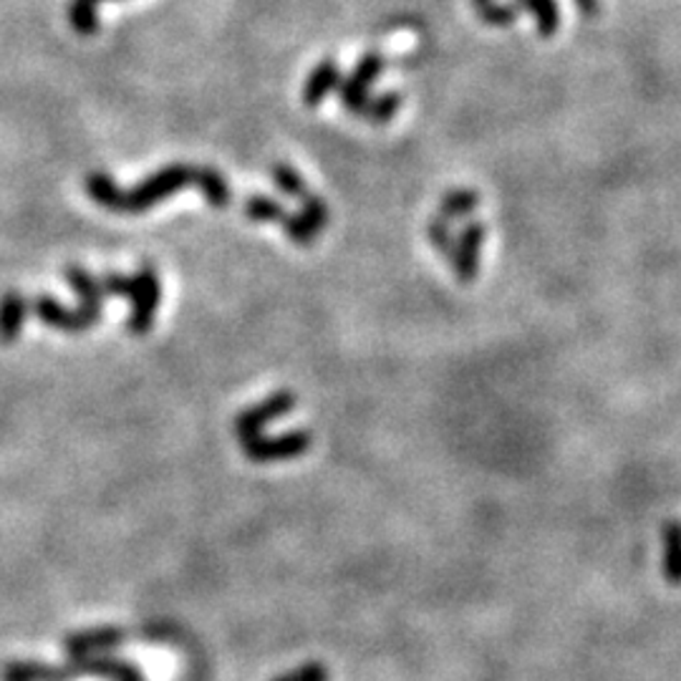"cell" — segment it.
Here are the masks:
<instances>
[{
    "instance_id": "2",
    "label": "cell",
    "mask_w": 681,
    "mask_h": 681,
    "mask_svg": "<svg viewBox=\"0 0 681 681\" xmlns=\"http://www.w3.org/2000/svg\"><path fill=\"white\" fill-rule=\"evenodd\" d=\"M131 315L127 319V331L131 336H145L152 331L154 313L160 309L162 301V286L160 276H157L154 265L145 263L137 270V276H131Z\"/></svg>"
},
{
    "instance_id": "10",
    "label": "cell",
    "mask_w": 681,
    "mask_h": 681,
    "mask_svg": "<svg viewBox=\"0 0 681 681\" xmlns=\"http://www.w3.org/2000/svg\"><path fill=\"white\" fill-rule=\"evenodd\" d=\"M28 311L31 301L21 290H5L0 296V344L13 346L19 340L23 326H26Z\"/></svg>"
},
{
    "instance_id": "3",
    "label": "cell",
    "mask_w": 681,
    "mask_h": 681,
    "mask_svg": "<svg viewBox=\"0 0 681 681\" xmlns=\"http://www.w3.org/2000/svg\"><path fill=\"white\" fill-rule=\"evenodd\" d=\"M313 435L305 429H293L278 437H251L240 439V450L253 462H278V460H293L311 450Z\"/></svg>"
},
{
    "instance_id": "23",
    "label": "cell",
    "mask_w": 681,
    "mask_h": 681,
    "mask_svg": "<svg viewBox=\"0 0 681 681\" xmlns=\"http://www.w3.org/2000/svg\"><path fill=\"white\" fill-rule=\"evenodd\" d=\"M69 23L73 31L81 33V36H94V33L99 31L96 5L89 3V0H71Z\"/></svg>"
},
{
    "instance_id": "18",
    "label": "cell",
    "mask_w": 681,
    "mask_h": 681,
    "mask_svg": "<svg viewBox=\"0 0 681 681\" xmlns=\"http://www.w3.org/2000/svg\"><path fill=\"white\" fill-rule=\"evenodd\" d=\"M84 187H86L89 197L94 199L99 207L116 212V205H119V197H122V187L116 185L114 177H109L106 172H91L84 182Z\"/></svg>"
},
{
    "instance_id": "4",
    "label": "cell",
    "mask_w": 681,
    "mask_h": 681,
    "mask_svg": "<svg viewBox=\"0 0 681 681\" xmlns=\"http://www.w3.org/2000/svg\"><path fill=\"white\" fill-rule=\"evenodd\" d=\"M384 64H386L384 56L379 51H369L361 56L359 64H356L351 77L340 79L336 91L346 112L361 114V109L369 102V91L373 86V81H377L381 77V71H384Z\"/></svg>"
},
{
    "instance_id": "16",
    "label": "cell",
    "mask_w": 681,
    "mask_h": 681,
    "mask_svg": "<svg viewBox=\"0 0 681 681\" xmlns=\"http://www.w3.org/2000/svg\"><path fill=\"white\" fill-rule=\"evenodd\" d=\"M520 11L533 13L535 28L543 38H551L561 26V8L555 0H515Z\"/></svg>"
},
{
    "instance_id": "21",
    "label": "cell",
    "mask_w": 681,
    "mask_h": 681,
    "mask_svg": "<svg viewBox=\"0 0 681 681\" xmlns=\"http://www.w3.org/2000/svg\"><path fill=\"white\" fill-rule=\"evenodd\" d=\"M270 177H273V182H276V187L280 189V193L288 195V197L301 199V197H305V195L311 193L309 185H305V180L293 168H290L288 162H276V164H273Z\"/></svg>"
},
{
    "instance_id": "1",
    "label": "cell",
    "mask_w": 681,
    "mask_h": 681,
    "mask_svg": "<svg viewBox=\"0 0 681 681\" xmlns=\"http://www.w3.org/2000/svg\"><path fill=\"white\" fill-rule=\"evenodd\" d=\"M195 185V168L193 164H170V168L157 170L152 177H147L135 185L131 189L119 197V205H116V212L124 215H137L152 210L154 205H160L162 199L172 197L174 193H180L182 187Z\"/></svg>"
},
{
    "instance_id": "7",
    "label": "cell",
    "mask_w": 681,
    "mask_h": 681,
    "mask_svg": "<svg viewBox=\"0 0 681 681\" xmlns=\"http://www.w3.org/2000/svg\"><path fill=\"white\" fill-rule=\"evenodd\" d=\"M485 243V226L483 222H468L454 243L452 270L462 286H470L480 273V253Z\"/></svg>"
},
{
    "instance_id": "9",
    "label": "cell",
    "mask_w": 681,
    "mask_h": 681,
    "mask_svg": "<svg viewBox=\"0 0 681 681\" xmlns=\"http://www.w3.org/2000/svg\"><path fill=\"white\" fill-rule=\"evenodd\" d=\"M77 677H99L112 681H145L142 671L135 663L112 659V656H86V659H71Z\"/></svg>"
},
{
    "instance_id": "17",
    "label": "cell",
    "mask_w": 681,
    "mask_h": 681,
    "mask_svg": "<svg viewBox=\"0 0 681 681\" xmlns=\"http://www.w3.org/2000/svg\"><path fill=\"white\" fill-rule=\"evenodd\" d=\"M477 207H480V195L475 193V189H452V193H447L442 197V203H439V218L447 222H454V220L470 218Z\"/></svg>"
},
{
    "instance_id": "11",
    "label": "cell",
    "mask_w": 681,
    "mask_h": 681,
    "mask_svg": "<svg viewBox=\"0 0 681 681\" xmlns=\"http://www.w3.org/2000/svg\"><path fill=\"white\" fill-rule=\"evenodd\" d=\"M64 278H66V284L71 286L73 293H77L79 309L102 315V305H104V296H106L102 288V280L91 276L86 268H79V265H69V268L64 270Z\"/></svg>"
},
{
    "instance_id": "12",
    "label": "cell",
    "mask_w": 681,
    "mask_h": 681,
    "mask_svg": "<svg viewBox=\"0 0 681 681\" xmlns=\"http://www.w3.org/2000/svg\"><path fill=\"white\" fill-rule=\"evenodd\" d=\"M340 84V69L334 58H323V61L315 66V69L309 73L303 84V104L309 109H315V106L323 104L331 91H336Z\"/></svg>"
},
{
    "instance_id": "24",
    "label": "cell",
    "mask_w": 681,
    "mask_h": 681,
    "mask_svg": "<svg viewBox=\"0 0 681 681\" xmlns=\"http://www.w3.org/2000/svg\"><path fill=\"white\" fill-rule=\"evenodd\" d=\"M427 238H429V245L435 247V251L442 255L447 263H450L452 255H454V243H457V238L452 232V222H447L437 215L435 220H429Z\"/></svg>"
},
{
    "instance_id": "25",
    "label": "cell",
    "mask_w": 681,
    "mask_h": 681,
    "mask_svg": "<svg viewBox=\"0 0 681 681\" xmlns=\"http://www.w3.org/2000/svg\"><path fill=\"white\" fill-rule=\"evenodd\" d=\"M280 228H284L286 235L293 240L298 247H311L315 235H319V230H315L311 226V220L303 218L301 212H288L286 220L280 222Z\"/></svg>"
},
{
    "instance_id": "28",
    "label": "cell",
    "mask_w": 681,
    "mask_h": 681,
    "mask_svg": "<svg viewBox=\"0 0 681 681\" xmlns=\"http://www.w3.org/2000/svg\"><path fill=\"white\" fill-rule=\"evenodd\" d=\"M102 288L106 296L116 298H129L131 296V278L122 276V273H106L102 278Z\"/></svg>"
},
{
    "instance_id": "19",
    "label": "cell",
    "mask_w": 681,
    "mask_h": 681,
    "mask_svg": "<svg viewBox=\"0 0 681 681\" xmlns=\"http://www.w3.org/2000/svg\"><path fill=\"white\" fill-rule=\"evenodd\" d=\"M243 212L245 218L251 222H276V226H280V222L286 220V207L278 203V199L273 197H265V195H253L245 199L243 205Z\"/></svg>"
},
{
    "instance_id": "27",
    "label": "cell",
    "mask_w": 681,
    "mask_h": 681,
    "mask_svg": "<svg viewBox=\"0 0 681 681\" xmlns=\"http://www.w3.org/2000/svg\"><path fill=\"white\" fill-rule=\"evenodd\" d=\"M273 681H331V671L319 661H309L303 663V667H298L296 671H290V674H284Z\"/></svg>"
},
{
    "instance_id": "8",
    "label": "cell",
    "mask_w": 681,
    "mask_h": 681,
    "mask_svg": "<svg viewBox=\"0 0 681 681\" xmlns=\"http://www.w3.org/2000/svg\"><path fill=\"white\" fill-rule=\"evenodd\" d=\"M124 638H127V631L106 626V628H91V631H79V634H71L64 638V651L71 656V659H86V656H102L106 651H112L119 646Z\"/></svg>"
},
{
    "instance_id": "22",
    "label": "cell",
    "mask_w": 681,
    "mask_h": 681,
    "mask_svg": "<svg viewBox=\"0 0 681 681\" xmlns=\"http://www.w3.org/2000/svg\"><path fill=\"white\" fill-rule=\"evenodd\" d=\"M477 15H480V21L487 23V26L508 28L515 21H518L520 8L515 3H495V0H489V3L477 5Z\"/></svg>"
},
{
    "instance_id": "13",
    "label": "cell",
    "mask_w": 681,
    "mask_h": 681,
    "mask_svg": "<svg viewBox=\"0 0 681 681\" xmlns=\"http://www.w3.org/2000/svg\"><path fill=\"white\" fill-rule=\"evenodd\" d=\"M79 679L71 663L54 667L41 661H13L3 669V681H73Z\"/></svg>"
},
{
    "instance_id": "5",
    "label": "cell",
    "mask_w": 681,
    "mask_h": 681,
    "mask_svg": "<svg viewBox=\"0 0 681 681\" xmlns=\"http://www.w3.org/2000/svg\"><path fill=\"white\" fill-rule=\"evenodd\" d=\"M31 311L36 319L48 328L64 331V334H84V331L94 328L102 315L89 313L84 309H66V305L54 296H38L31 301Z\"/></svg>"
},
{
    "instance_id": "29",
    "label": "cell",
    "mask_w": 681,
    "mask_h": 681,
    "mask_svg": "<svg viewBox=\"0 0 681 681\" xmlns=\"http://www.w3.org/2000/svg\"><path fill=\"white\" fill-rule=\"evenodd\" d=\"M573 3H576L578 11L588 15V19H591V15H598V11H601V3H598V0H573Z\"/></svg>"
},
{
    "instance_id": "30",
    "label": "cell",
    "mask_w": 681,
    "mask_h": 681,
    "mask_svg": "<svg viewBox=\"0 0 681 681\" xmlns=\"http://www.w3.org/2000/svg\"><path fill=\"white\" fill-rule=\"evenodd\" d=\"M480 3H489V0H475V5H480Z\"/></svg>"
},
{
    "instance_id": "6",
    "label": "cell",
    "mask_w": 681,
    "mask_h": 681,
    "mask_svg": "<svg viewBox=\"0 0 681 681\" xmlns=\"http://www.w3.org/2000/svg\"><path fill=\"white\" fill-rule=\"evenodd\" d=\"M296 409V394L293 392H276L268 399H263L261 404L251 406V409L240 412L235 417V435L238 439H251L257 437L261 431L273 425V422L286 417Z\"/></svg>"
},
{
    "instance_id": "31",
    "label": "cell",
    "mask_w": 681,
    "mask_h": 681,
    "mask_svg": "<svg viewBox=\"0 0 681 681\" xmlns=\"http://www.w3.org/2000/svg\"><path fill=\"white\" fill-rule=\"evenodd\" d=\"M89 3H94V5H99V3H102V0H89Z\"/></svg>"
},
{
    "instance_id": "15",
    "label": "cell",
    "mask_w": 681,
    "mask_h": 681,
    "mask_svg": "<svg viewBox=\"0 0 681 681\" xmlns=\"http://www.w3.org/2000/svg\"><path fill=\"white\" fill-rule=\"evenodd\" d=\"M195 187L203 193L207 205L215 207V210H226V207L232 203V189L228 185V180L222 177L220 170L195 168Z\"/></svg>"
},
{
    "instance_id": "26",
    "label": "cell",
    "mask_w": 681,
    "mask_h": 681,
    "mask_svg": "<svg viewBox=\"0 0 681 681\" xmlns=\"http://www.w3.org/2000/svg\"><path fill=\"white\" fill-rule=\"evenodd\" d=\"M301 215L303 218H309L311 220V226L315 228V230H323L328 226V220H331V210H328V205L323 203V199L319 197V195H313V193H309L305 197H301Z\"/></svg>"
},
{
    "instance_id": "14",
    "label": "cell",
    "mask_w": 681,
    "mask_h": 681,
    "mask_svg": "<svg viewBox=\"0 0 681 681\" xmlns=\"http://www.w3.org/2000/svg\"><path fill=\"white\" fill-rule=\"evenodd\" d=\"M661 573L671 586H681V520H669L661 528Z\"/></svg>"
},
{
    "instance_id": "20",
    "label": "cell",
    "mask_w": 681,
    "mask_h": 681,
    "mask_svg": "<svg viewBox=\"0 0 681 681\" xmlns=\"http://www.w3.org/2000/svg\"><path fill=\"white\" fill-rule=\"evenodd\" d=\"M399 106H402V94L399 91H384L379 96H369V102L359 116H363L369 124H386L394 119Z\"/></svg>"
}]
</instances>
